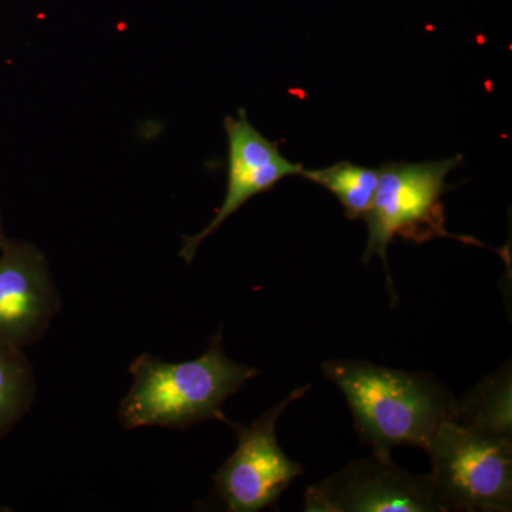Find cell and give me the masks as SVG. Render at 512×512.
<instances>
[{
    "mask_svg": "<svg viewBox=\"0 0 512 512\" xmlns=\"http://www.w3.org/2000/svg\"><path fill=\"white\" fill-rule=\"evenodd\" d=\"M311 389L312 384H308L293 390L249 426L227 417L221 420L231 427L238 441L237 450L212 478L215 493L227 511L258 512L274 507L292 481L302 476L301 464L286 456L279 446L276 426L282 413Z\"/></svg>",
    "mask_w": 512,
    "mask_h": 512,
    "instance_id": "5b68a950",
    "label": "cell"
},
{
    "mask_svg": "<svg viewBox=\"0 0 512 512\" xmlns=\"http://www.w3.org/2000/svg\"><path fill=\"white\" fill-rule=\"evenodd\" d=\"M62 309L49 261L35 244L0 249V349L26 350L45 338Z\"/></svg>",
    "mask_w": 512,
    "mask_h": 512,
    "instance_id": "52a82bcc",
    "label": "cell"
},
{
    "mask_svg": "<svg viewBox=\"0 0 512 512\" xmlns=\"http://www.w3.org/2000/svg\"><path fill=\"white\" fill-rule=\"evenodd\" d=\"M128 372L133 383L117 410L120 426L126 430H185L202 421H221L225 402L259 373L255 367L229 359L221 330L195 359L171 363L141 353Z\"/></svg>",
    "mask_w": 512,
    "mask_h": 512,
    "instance_id": "6da1fadb",
    "label": "cell"
},
{
    "mask_svg": "<svg viewBox=\"0 0 512 512\" xmlns=\"http://www.w3.org/2000/svg\"><path fill=\"white\" fill-rule=\"evenodd\" d=\"M305 511L446 512L430 476L409 473L379 451L309 487Z\"/></svg>",
    "mask_w": 512,
    "mask_h": 512,
    "instance_id": "8992f818",
    "label": "cell"
},
{
    "mask_svg": "<svg viewBox=\"0 0 512 512\" xmlns=\"http://www.w3.org/2000/svg\"><path fill=\"white\" fill-rule=\"evenodd\" d=\"M8 237H6L5 225H3V217L2 212H0V249L3 248V245L8 241Z\"/></svg>",
    "mask_w": 512,
    "mask_h": 512,
    "instance_id": "7c38bea8",
    "label": "cell"
},
{
    "mask_svg": "<svg viewBox=\"0 0 512 512\" xmlns=\"http://www.w3.org/2000/svg\"><path fill=\"white\" fill-rule=\"evenodd\" d=\"M444 510L507 512L512 507L508 434L444 421L424 448Z\"/></svg>",
    "mask_w": 512,
    "mask_h": 512,
    "instance_id": "277c9868",
    "label": "cell"
},
{
    "mask_svg": "<svg viewBox=\"0 0 512 512\" xmlns=\"http://www.w3.org/2000/svg\"><path fill=\"white\" fill-rule=\"evenodd\" d=\"M299 175L332 192L345 208L346 218L350 221L363 220L372 207L379 183V171L350 161H340L320 170L303 168Z\"/></svg>",
    "mask_w": 512,
    "mask_h": 512,
    "instance_id": "30bf717a",
    "label": "cell"
},
{
    "mask_svg": "<svg viewBox=\"0 0 512 512\" xmlns=\"http://www.w3.org/2000/svg\"><path fill=\"white\" fill-rule=\"evenodd\" d=\"M323 376L345 396L363 443L373 451L426 448L444 421L456 420L457 400L424 373L387 369L365 360H328Z\"/></svg>",
    "mask_w": 512,
    "mask_h": 512,
    "instance_id": "7a4b0ae2",
    "label": "cell"
},
{
    "mask_svg": "<svg viewBox=\"0 0 512 512\" xmlns=\"http://www.w3.org/2000/svg\"><path fill=\"white\" fill-rule=\"evenodd\" d=\"M463 164V156L427 163H386L377 168L379 183L375 200L363 217L369 229L363 264L379 256L393 291L387 249L396 237L423 244L436 238H453L468 245L485 247L478 239L451 234L446 228L441 197L448 191L446 178Z\"/></svg>",
    "mask_w": 512,
    "mask_h": 512,
    "instance_id": "3957f363",
    "label": "cell"
},
{
    "mask_svg": "<svg viewBox=\"0 0 512 512\" xmlns=\"http://www.w3.org/2000/svg\"><path fill=\"white\" fill-rule=\"evenodd\" d=\"M228 137V187L217 214L198 234L183 238L180 255L187 264L194 261L202 242L244 207L256 195L271 191L289 175H299L301 164L292 163L279 150V144L259 133L247 113L239 110L237 117L224 121Z\"/></svg>",
    "mask_w": 512,
    "mask_h": 512,
    "instance_id": "ba28073f",
    "label": "cell"
},
{
    "mask_svg": "<svg viewBox=\"0 0 512 512\" xmlns=\"http://www.w3.org/2000/svg\"><path fill=\"white\" fill-rule=\"evenodd\" d=\"M36 393L35 370L25 350L0 349V441L28 416Z\"/></svg>",
    "mask_w": 512,
    "mask_h": 512,
    "instance_id": "9c48e42d",
    "label": "cell"
},
{
    "mask_svg": "<svg viewBox=\"0 0 512 512\" xmlns=\"http://www.w3.org/2000/svg\"><path fill=\"white\" fill-rule=\"evenodd\" d=\"M457 423L511 436V372L503 369L457 402Z\"/></svg>",
    "mask_w": 512,
    "mask_h": 512,
    "instance_id": "8fae6325",
    "label": "cell"
}]
</instances>
